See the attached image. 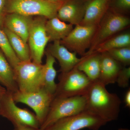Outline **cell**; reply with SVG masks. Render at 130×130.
Segmentation results:
<instances>
[{"mask_svg":"<svg viewBox=\"0 0 130 130\" xmlns=\"http://www.w3.org/2000/svg\"><path fill=\"white\" fill-rule=\"evenodd\" d=\"M85 96L86 111L99 116L107 123L118 119L121 100L116 94L108 92L106 86L100 81L93 82Z\"/></svg>","mask_w":130,"mask_h":130,"instance_id":"cell-1","label":"cell"},{"mask_svg":"<svg viewBox=\"0 0 130 130\" xmlns=\"http://www.w3.org/2000/svg\"><path fill=\"white\" fill-rule=\"evenodd\" d=\"M85 95L69 97H54L47 115L40 127L42 130L60 119L86 111Z\"/></svg>","mask_w":130,"mask_h":130,"instance_id":"cell-2","label":"cell"},{"mask_svg":"<svg viewBox=\"0 0 130 130\" xmlns=\"http://www.w3.org/2000/svg\"><path fill=\"white\" fill-rule=\"evenodd\" d=\"M43 64L32 60L21 61L13 68L18 90L25 93L43 88Z\"/></svg>","mask_w":130,"mask_h":130,"instance_id":"cell-3","label":"cell"},{"mask_svg":"<svg viewBox=\"0 0 130 130\" xmlns=\"http://www.w3.org/2000/svg\"><path fill=\"white\" fill-rule=\"evenodd\" d=\"M59 80L54 97L85 95L93 83L77 66L68 72L61 73Z\"/></svg>","mask_w":130,"mask_h":130,"instance_id":"cell-4","label":"cell"},{"mask_svg":"<svg viewBox=\"0 0 130 130\" xmlns=\"http://www.w3.org/2000/svg\"><path fill=\"white\" fill-rule=\"evenodd\" d=\"M130 24L128 17L117 13L107 12L97 26L90 46L85 55L93 54L99 44L128 27Z\"/></svg>","mask_w":130,"mask_h":130,"instance_id":"cell-5","label":"cell"},{"mask_svg":"<svg viewBox=\"0 0 130 130\" xmlns=\"http://www.w3.org/2000/svg\"><path fill=\"white\" fill-rule=\"evenodd\" d=\"M63 2L45 0H10L7 11L32 17L42 16L48 19L56 16Z\"/></svg>","mask_w":130,"mask_h":130,"instance_id":"cell-6","label":"cell"},{"mask_svg":"<svg viewBox=\"0 0 130 130\" xmlns=\"http://www.w3.org/2000/svg\"><path fill=\"white\" fill-rule=\"evenodd\" d=\"M12 93L7 91L3 98L0 116L8 120L13 125L22 124L40 128L41 124L35 113L26 109L17 106Z\"/></svg>","mask_w":130,"mask_h":130,"instance_id":"cell-7","label":"cell"},{"mask_svg":"<svg viewBox=\"0 0 130 130\" xmlns=\"http://www.w3.org/2000/svg\"><path fill=\"white\" fill-rule=\"evenodd\" d=\"M107 123L99 116L86 111L60 119L42 130H81L86 128L99 130Z\"/></svg>","mask_w":130,"mask_h":130,"instance_id":"cell-8","label":"cell"},{"mask_svg":"<svg viewBox=\"0 0 130 130\" xmlns=\"http://www.w3.org/2000/svg\"><path fill=\"white\" fill-rule=\"evenodd\" d=\"M12 94L15 103H24L34 110L41 125L48 113L54 98V95L44 88L36 92L29 93H23L18 90Z\"/></svg>","mask_w":130,"mask_h":130,"instance_id":"cell-9","label":"cell"},{"mask_svg":"<svg viewBox=\"0 0 130 130\" xmlns=\"http://www.w3.org/2000/svg\"><path fill=\"white\" fill-rule=\"evenodd\" d=\"M47 19L42 16L34 18L29 31L28 43L31 60L38 64H42L45 48L50 42L45 29Z\"/></svg>","mask_w":130,"mask_h":130,"instance_id":"cell-10","label":"cell"},{"mask_svg":"<svg viewBox=\"0 0 130 130\" xmlns=\"http://www.w3.org/2000/svg\"><path fill=\"white\" fill-rule=\"evenodd\" d=\"M97 27L95 25H76L69 35L60 41L61 43L70 51L83 57L90 46Z\"/></svg>","mask_w":130,"mask_h":130,"instance_id":"cell-11","label":"cell"},{"mask_svg":"<svg viewBox=\"0 0 130 130\" xmlns=\"http://www.w3.org/2000/svg\"><path fill=\"white\" fill-rule=\"evenodd\" d=\"M53 42L49 45L46 50L58 61L61 72L70 71L77 66L83 59V57L80 58L77 57L76 53L70 51L61 43L60 41Z\"/></svg>","mask_w":130,"mask_h":130,"instance_id":"cell-12","label":"cell"},{"mask_svg":"<svg viewBox=\"0 0 130 130\" xmlns=\"http://www.w3.org/2000/svg\"><path fill=\"white\" fill-rule=\"evenodd\" d=\"M87 2L66 0L58 9L56 16L61 21L73 26L79 25L83 19Z\"/></svg>","mask_w":130,"mask_h":130,"instance_id":"cell-13","label":"cell"},{"mask_svg":"<svg viewBox=\"0 0 130 130\" xmlns=\"http://www.w3.org/2000/svg\"><path fill=\"white\" fill-rule=\"evenodd\" d=\"M33 19L32 16L15 13H9L5 16L4 27L7 28L21 38L26 42L28 43L29 31Z\"/></svg>","mask_w":130,"mask_h":130,"instance_id":"cell-14","label":"cell"},{"mask_svg":"<svg viewBox=\"0 0 130 130\" xmlns=\"http://www.w3.org/2000/svg\"><path fill=\"white\" fill-rule=\"evenodd\" d=\"M101 54L100 73L99 80L106 86L116 83L122 65L115 60L107 52Z\"/></svg>","mask_w":130,"mask_h":130,"instance_id":"cell-15","label":"cell"},{"mask_svg":"<svg viewBox=\"0 0 130 130\" xmlns=\"http://www.w3.org/2000/svg\"><path fill=\"white\" fill-rule=\"evenodd\" d=\"M109 3V0H90L88 2L83 19L79 25H98L106 13Z\"/></svg>","mask_w":130,"mask_h":130,"instance_id":"cell-16","label":"cell"},{"mask_svg":"<svg viewBox=\"0 0 130 130\" xmlns=\"http://www.w3.org/2000/svg\"><path fill=\"white\" fill-rule=\"evenodd\" d=\"M73 28V25L61 21L56 16L47 19L45 24V29L50 42L63 40Z\"/></svg>","mask_w":130,"mask_h":130,"instance_id":"cell-17","label":"cell"},{"mask_svg":"<svg viewBox=\"0 0 130 130\" xmlns=\"http://www.w3.org/2000/svg\"><path fill=\"white\" fill-rule=\"evenodd\" d=\"M77 65L78 69L84 73L92 82L98 81L100 73L101 54L85 55Z\"/></svg>","mask_w":130,"mask_h":130,"instance_id":"cell-18","label":"cell"},{"mask_svg":"<svg viewBox=\"0 0 130 130\" xmlns=\"http://www.w3.org/2000/svg\"><path fill=\"white\" fill-rule=\"evenodd\" d=\"M0 83L12 94L18 90L13 68L0 49Z\"/></svg>","mask_w":130,"mask_h":130,"instance_id":"cell-19","label":"cell"},{"mask_svg":"<svg viewBox=\"0 0 130 130\" xmlns=\"http://www.w3.org/2000/svg\"><path fill=\"white\" fill-rule=\"evenodd\" d=\"M44 54L46 60V63L43 64V88L54 95L56 87L55 79L57 72L54 68L56 59L47 50L45 51Z\"/></svg>","mask_w":130,"mask_h":130,"instance_id":"cell-20","label":"cell"},{"mask_svg":"<svg viewBox=\"0 0 130 130\" xmlns=\"http://www.w3.org/2000/svg\"><path fill=\"white\" fill-rule=\"evenodd\" d=\"M2 30L6 35L12 49L20 61L31 60L28 43L7 28L4 27Z\"/></svg>","mask_w":130,"mask_h":130,"instance_id":"cell-21","label":"cell"},{"mask_svg":"<svg viewBox=\"0 0 130 130\" xmlns=\"http://www.w3.org/2000/svg\"><path fill=\"white\" fill-rule=\"evenodd\" d=\"M127 47H130V34L129 32L115 35L103 42L98 46L93 53H102L113 49Z\"/></svg>","mask_w":130,"mask_h":130,"instance_id":"cell-22","label":"cell"},{"mask_svg":"<svg viewBox=\"0 0 130 130\" xmlns=\"http://www.w3.org/2000/svg\"><path fill=\"white\" fill-rule=\"evenodd\" d=\"M0 49L13 68H14L20 62V60L12 49L6 35L3 30L1 29Z\"/></svg>","mask_w":130,"mask_h":130,"instance_id":"cell-23","label":"cell"},{"mask_svg":"<svg viewBox=\"0 0 130 130\" xmlns=\"http://www.w3.org/2000/svg\"><path fill=\"white\" fill-rule=\"evenodd\" d=\"M107 52L112 58L124 67L129 66L130 47L113 49Z\"/></svg>","mask_w":130,"mask_h":130,"instance_id":"cell-24","label":"cell"},{"mask_svg":"<svg viewBox=\"0 0 130 130\" xmlns=\"http://www.w3.org/2000/svg\"><path fill=\"white\" fill-rule=\"evenodd\" d=\"M130 79V67H124L119 73L116 83L120 87L126 88L128 87Z\"/></svg>","mask_w":130,"mask_h":130,"instance_id":"cell-25","label":"cell"},{"mask_svg":"<svg viewBox=\"0 0 130 130\" xmlns=\"http://www.w3.org/2000/svg\"><path fill=\"white\" fill-rule=\"evenodd\" d=\"M6 3L7 0H0V29H2L4 28L5 11Z\"/></svg>","mask_w":130,"mask_h":130,"instance_id":"cell-26","label":"cell"},{"mask_svg":"<svg viewBox=\"0 0 130 130\" xmlns=\"http://www.w3.org/2000/svg\"><path fill=\"white\" fill-rule=\"evenodd\" d=\"M116 7L120 9L126 10L130 8V0H117Z\"/></svg>","mask_w":130,"mask_h":130,"instance_id":"cell-27","label":"cell"},{"mask_svg":"<svg viewBox=\"0 0 130 130\" xmlns=\"http://www.w3.org/2000/svg\"><path fill=\"white\" fill-rule=\"evenodd\" d=\"M13 130H40V128H35L29 126L22 124H16L13 125Z\"/></svg>","mask_w":130,"mask_h":130,"instance_id":"cell-28","label":"cell"},{"mask_svg":"<svg viewBox=\"0 0 130 130\" xmlns=\"http://www.w3.org/2000/svg\"><path fill=\"white\" fill-rule=\"evenodd\" d=\"M124 102L125 106L127 107L130 108V89H129L126 91L124 98Z\"/></svg>","mask_w":130,"mask_h":130,"instance_id":"cell-29","label":"cell"},{"mask_svg":"<svg viewBox=\"0 0 130 130\" xmlns=\"http://www.w3.org/2000/svg\"><path fill=\"white\" fill-rule=\"evenodd\" d=\"M7 91V90L5 87H3L0 85V107H1V103L3 98L5 95Z\"/></svg>","mask_w":130,"mask_h":130,"instance_id":"cell-30","label":"cell"},{"mask_svg":"<svg viewBox=\"0 0 130 130\" xmlns=\"http://www.w3.org/2000/svg\"><path fill=\"white\" fill-rule=\"evenodd\" d=\"M45 1H48L52 2H63L66 0H45Z\"/></svg>","mask_w":130,"mask_h":130,"instance_id":"cell-31","label":"cell"},{"mask_svg":"<svg viewBox=\"0 0 130 130\" xmlns=\"http://www.w3.org/2000/svg\"><path fill=\"white\" fill-rule=\"evenodd\" d=\"M78 1H81L83 2H87L89 1L90 0H78Z\"/></svg>","mask_w":130,"mask_h":130,"instance_id":"cell-32","label":"cell"},{"mask_svg":"<svg viewBox=\"0 0 130 130\" xmlns=\"http://www.w3.org/2000/svg\"><path fill=\"white\" fill-rule=\"evenodd\" d=\"M118 130H130L129 129H127V128H120Z\"/></svg>","mask_w":130,"mask_h":130,"instance_id":"cell-33","label":"cell"}]
</instances>
